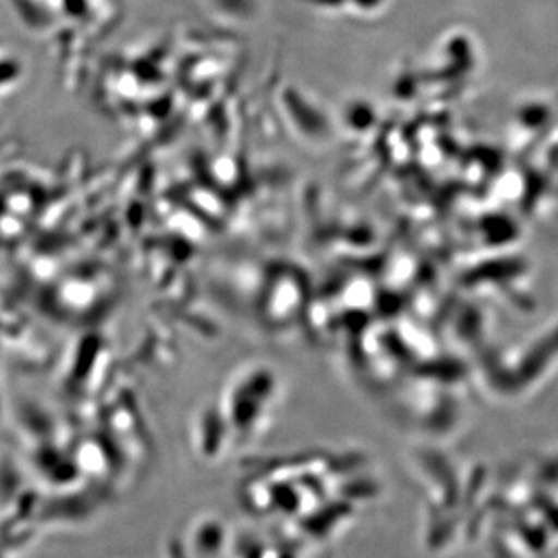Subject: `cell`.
Returning <instances> with one entry per match:
<instances>
[{
  "instance_id": "1",
  "label": "cell",
  "mask_w": 558,
  "mask_h": 558,
  "mask_svg": "<svg viewBox=\"0 0 558 558\" xmlns=\"http://www.w3.org/2000/svg\"><path fill=\"white\" fill-rule=\"evenodd\" d=\"M323 13L340 17H374L387 9L388 0H301Z\"/></svg>"
}]
</instances>
